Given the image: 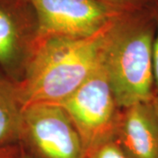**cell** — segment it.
<instances>
[{"label": "cell", "mask_w": 158, "mask_h": 158, "mask_svg": "<svg viewBox=\"0 0 158 158\" xmlns=\"http://www.w3.org/2000/svg\"><path fill=\"white\" fill-rule=\"evenodd\" d=\"M113 141L126 158H158V117L153 102L124 108Z\"/></svg>", "instance_id": "cell-7"}, {"label": "cell", "mask_w": 158, "mask_h": 158, "mask_svg": "<svg viewBox=\"0 0 158 158\" xmlns=\"http://www.w3.org/2000/svg\"><path fill=\"white\" fill-rule=\"evenodd\" d=\"M23 109L18 84L0 76V147L19 144Z\"/></svg>", "instance_id": "cell-8"}, {"label": "cell", "mask_w": 158, "mask_h": 158, "mask_svg": "<svg viewBox=\"0 0 158 158\" xmlns=\"http://www.w3.org/2000/svg\"><path fill=\"white\" fill-rule=\"evenodd\" d=\"M104 29L89 38L40 40L25 77L18 84L24 107L36 103L59 105L77 90L100 64Z\"/></svg>", "instance_id": "cell-2"}, {"label": "cell", "mask_w": 158, "mask_h": 158, "mask_svg": "<svg viewBox=\"0 0 158 158\" xmlns=\"http://www.w3.org/2000/svg\"><path fill=\"white\" fill-rule=\"evenodd\" d=\"M156 29L152 0L142 9L118 13L103 31L100 64L122 109L155 98L152 54Z\"/></svg>", "instance_id": "cell-1"}, {"label": "cell", "mask_w": 158, "mask_h": 158, "mask_svg": "<svg viewBox=\"0 0 158 158\" xmlns=\"http://www.w3.org/2000/svg\"><path fill=\"white\" fill-rule=\"evenodd\" d=\"M59 106L77 130L86 156L114 140L123 109L118 106L101 64Z\"/></svg>", "instance_id": "cell-3"}, {"label": "cell", "mask_w": 158, "mask_h": 158, "mask_svg": "<svg viewBox=\"0 0 158 158\" xmlns=\"http://www.w3.org/2000/svg\"><path fill=\"white\" fill-rule=\"evenodd\" d=\"M153 1H155V2H156V3H158V0H153Z\"/></svg>", "instance_id": "cell-15"}, {"label": "cell", "mask_w": 158, "mask_h": 158, "mask_svg": "<svg viewBox=\"0 0 158 158\" xmlns=\"http://www.w3.org/2000/svg\"><path fill=\"white\" fill-rule=\"evenodd\" d=\"M20 146V145H19ZM14 158H34L27 150H25L21 146L19 148V150Z\"/></svg>", "instance_id": "cell-13"}, {"label": "cell", "mask_w": 158, "mask_h": 158, "mask_svg": "<svg viewBox=\"0 0 158 158\" xmlns=\"http://www.w3.org/2000/svg\"><path fill=\"white\" fill-rule=\"evenodd\" d=\"M39 22V40L49 37L89 38L118 15L98 0H30Z\"/></svg>", "instance_id": "cell-6"}, {"label": "cell", "mask_w": 158, "mask_h": 158, "mask_svg": "<svg viewBox=\"0 0 158 158\" xmlns=\"http://www.w3.org/2000/svg\"><path fill=\"white\" fill-rule=\"evenodd\" d=\"M39 43V22L30 0H0V76L19 84Z\"/></svg>", "instance_id": "cell-5"}, {"label": "cell", "mask_w": 158, "mask_h": 158, "mask_svg": "<svg viewBox=\"0 0 158 158\" xmlns=\"http://www.w3.org/2000/svg\"><path fill=\"white\" fill-rule=\"evenodd\" d=\"M19 145L34 158H85L78 132L56 104L36 103L22 112Z\"/></svg>", "instance_id": "cell-4"}, {"label": "cell", "mask_w": 158, "mask_h": 158, "mask_svg": "<svg viewBox=\"0 0 158 158\" xmlns=\"http://www.w3.org/2000/svg\"><path fill=\"white\" fill-rule=\"evenodd\" d=\"M86 158H126V156L118 144L114 141H111L98 148Z\"/></svg>", "instance_id": "cell-10"}, {"label": "cell", "mask_w": 158, "mask_h": 158, "mask_svg": "<svg viewBox=\"0 0 158 158\" xmlns=\"http://www.w3.org/2000/svg\"><path fill=\"white\" fill-rule=\"evenodd\" d=\"M153 105H154V107L156 109V114H157L158 117V97L155 96V98H153Z\"/></svg>", "instance_id": "cell-14"}, {"label": "cell", "mask_w": 158, "mask_h": 158, "mask_svg": "<svg viewBox=\"0 0 158 158\" xmlns=\"http://www.w3.org/2000/svg\"><path fill=\"white\" fill-rule=\"evenodd\" d=\"M118 13L136 11L149 6L152 0H98Z\"/></svg>", "instance_id": "cell-9"}, {"label": "cell", "mask_w": 158, "mask_h": 158, "mask_svg": "<svg viewBox=\"0 0 158 158\" xmlns=\"http://www.w3.org/2000/svg\"><path fill=\"white\" fill-rule=\"evenodd\" d=\"M153 10L156 19V35L154 39L152 54L153 80H154V91L155 96L158 97V3L153 1Z\"/></svg>", "instance_id": "cell-11"}, {"label": "cell", "mask_w": 158, "mask_h": 158, "mask_svg": "<svg viewBox=\"0 0 158 158\" xmlns=\"http://www.w3.org/2000/svg\"><path fill=\"white\" fill-rule=\"evenodd\" d=\"M19 144L0 147V158H14L19 150Z\"/></svg>", "instance_id": "cell-12"}]
</instances>
